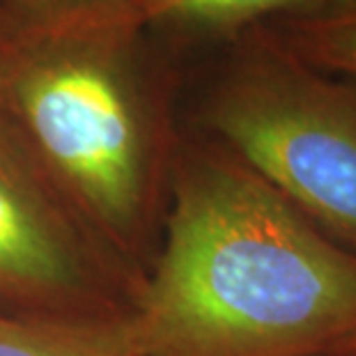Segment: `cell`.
I'll return each instance as SVG.
<instances>
[{
  "instance_id": "obj_5",
  "label": "cell",
  "mask_w": 356,
  "mask_h": 356,
  "mask_svg": "<svg viewBox=\"0 0 356 356\" xmlns=\"http://www.w3.org/2000/svg\"><path fill=\"white\" fill-rule=\"evenodd\" d=\"M0 356H143L131 310L102 317H37L0 310Z\"/></svg>"
},
{
  "instance_id": "obj_1",
  "label": "cell",
  "mask_w": 356,
  "mask_h": 356,
  "mask_svg": "<svg viewBox=\"0 0 356 356\" xmlns=\"http://www.w3.org/2000/svg\"><path fill=\"white\" fill-rule=\"evenodd\" d=\"M131 315L143 356H324L356 327V253L221 143L177 145Z\"/></svg>"
},
{
  "instance_id": "obj_9",
  "label": "cell",
  "mask_w": 356,
  "mask_h": 356,
  "mask_svg": "<svg viewBox=\"0 0 356 356\" xmlns=\"http://www.w3.org/2000/svg\"><path fill=\"white\" fill-rule=\"evenodd\" d=\"M324 356H356V327L347 331L340 340H336Z\"/></svg>"
},
{
  "instance_id": "obj_3",
  "label": "cell",
  "mask_w": 356,
  "mask_h": 356,
  "mask_svg": "<svg viewBox=\"0 0 356 356\" xmlns=\"http://www.w3.org/2000/svg\"><path fill=\"white\" fill-rule=\"evenodd\" d=\"M211 138L315 228L356 253V83L304 63L253 26L204 102Z\"/></svg>"
},
{
  "instance_id": "obj_6",
  "label": "cell",
  "mask_w": 356,
  "mask_h": 356,
  "mask_svg": "<svg viewBox=\"0 0 356 356\" xmlns=\"http://www.w3.org/2000/svg\"><path fill=\"white\" fill-rule=\"evenodd\" d=\"M147 24H175L195 30H239L267 17H299L350 10L356 0H138Z\"/></svg>"
},
{
  "instance_id": "obj_2",
  "label": "cell",
  "mask_w": 356,
  "mask_h": 356,
  "mask_svg": "<svg viewBox=\"0 0 356 356\" xmlns=\"http://www.w3.org/2000/svg\"><path fill=\"white\" fill-rule=\"evenodd\" d=\"M136 3L0 10V118L138 285L175 147Z\"/></svg>"
},
{
  "instance_id": "obj_8",
  "label": "cell",
  "mask_w": 356,
  "mask_h": 356,
  "mask_svg": "<svg viewBox=\"0 0 356 356\" xmlns=\"http://www.w3.org/2000/svg\"><path fill=\"white\" fill-rule=\"evenodd\" d=\"M104 3H136L138 0H0V10L7 12H56L70 10V7H86V5H104Z\"/></svg>"
},
{
  "instance_id": "obj_4",
  "label": "cell",
  "mask_w": 356,
  "mask_h": 356,
  "mask_svg": "<svg viewBox=\"0 0 356 356\" xmlns=\"http://www.w3.org/2000/svg\"><path fill=\"white\" fill-rule=\"evenodd\" d=\"M138 290L0 118V310L118 315L134 308Z\"/></svg>"
},
{
  "instance_id": "obj_7",
  "label": "cell",
  "mask_w": 356,
  "mask_h": 356,
  "mask_svg": "<svg viewBox=\"0 0 356 356\" xmlns=\"http://www.w3.org/2000/svg\"><path fill=\"white\" fill-rule=\"evenodd\" d=\"M271 33L310 67L356 83V7L285 17Z\"/></svg>"
}]
</instances>
